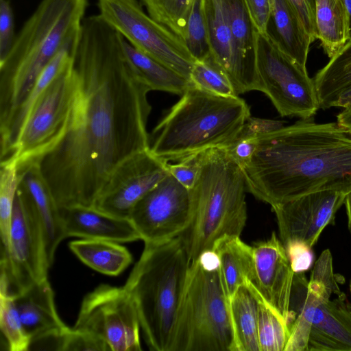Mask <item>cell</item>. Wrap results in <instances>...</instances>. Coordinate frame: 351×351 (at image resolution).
I'll use <instances>...</instances> for the list:
<instances>
[{
    "instance_id": "cell-1",
    "label": "cell",
    "mask_w": 351,
    "mask_h": 351,
    "mask_svg": "<svg viewBox=\"0 0 351 351\" xmlns=\"http://www.w3.org/2000/svg\"><path fill=\"white\" fill-rule=\"evenodd\" d=\"M121 39L99 14L84 19L73 58L69 125L36 162L59 208L93 206L112 171L149 149L151 89L128 61Z\"/></svg>"
},
{
    "instance_id": "cell-2",
    "label": "cell",
    "mask_w": 351,
    "mask_h": 351,
    "mask_svg": "<svg viewBox=\"0 0 351 351\" xmlns=\"http://www.w3.org/2000/svg\"><path fill=\"white\" fill-rule=\"evenodd\" d=\"M247 191L274 206L325 190L351 191V135L312 118L258 138L242 167Z\"/></svg>"
},
{
    "instance_id": "cell-3",
    "label": "cell",
    "mask_w": 351,
    "mask_h": 351,
    "mask_svg": "<svg viewBox=\"0 0 351 351\" xmlns=\"http://www.w3.org/2000/svg\"><path fill=\"white\" fill-rule=\"evenodd\" d=\"M88 0H41L0 62V130L66 45L78 39Z\"/></svg>"
},
{
    "instance_id": "cell-4",
    "label": "cell",
    "mask_w": 351,
    "mask_h": 351,
    "mask_svg": "<svg viewBox=\"0 0 351 351\" xmlns=\"http://www.w3.org/2000/svg\"><path fill=\"white\" fill-rule=\"evenodd\" d=\"M57 53L38 78L33 89L0 130L1 160L15 162L20 169L36 163L64 137L69 125L75 77L73 59Z\"/></svg>"
},
{
    "instance_id": "cell-5",
    "label": "cell",
    "mask_w": 351,
    "mask_h": 351,
    "mask_svg": "<svg viewBox=\"0 0 351 351\" xmlns=\"http://www.w3.org/2000/svg\"><path fill=\"white\" fill-rule=\"evenodd\" d=\"M250 117L248 105L239 96L219 95L191 85L154 128L149 150L168 162L225 148Z\"/></svg>"
},
{
    "instance_id": "cell-6",
    "label": "cell",
    "mask_w": 351,
    "mask_h": 351,
    "mask_svg": "<svg viewBox=\"0 0 351 351\" xmlns=\"http://www.w3.org/2000/svg\"><path fill=\"white\" fill-rule=\"evenodd\" d=\"M246 191L241 167L224 148L203 152L190 189V221L180 235L191 263L213 250L220 238L241 235L247 220Z\"/></svg>"
},
{
    "instance_id": "cell-7",
    "label": "cell",
    "mask_w": 351,
    "mask_h": 351,
    "mask_svg": "<svg viewBox=\"0 0 351 351\" xmlns=\"http://www.w3.org/2000/svg\"><path fill=\"white\" fill-rule=\"evenodd\" d=\"M144 243L124 287L134 302L149 349L169 351L191 263L180 236Z\"/></svg>"
},
{
    "instance_id": "cell-8",
    "label": "cell",
    "mask_w": 351,
    "mask_h": 351,
    "mask_svg": "<svg viewBox=\"0 0 351 351\" xmlns=\"http://www.w3.org/2000/svg\"><path fill=\"white\" fill-rule=\"evenodd\" d=\"M169 351H234L229 298L213 250L190 264Z\"/></svg>"
},
{
    "instance_id": "cell-9",
    "label": "cell",
    "mask_w": 351,
    "mask_h": 351,
    "mask_svg": "<svg viewBox=\"0 0 351 351\" xmlns=\"http://www.w3.org/2000/svg\"><path fill=\"white\" fill-rule=\"evenodd\" d=\"M256 63L258 90L267 95L282 117L308 119L316 114L320 107L313 78L267 33L257 32Z\"/></svg>"
},
{
    "instance_id": "cell-10",
    "label": "cell",
    "mask_w": 351,
    "mask_h": 351,
    "mask_svg": "<svg viewBox=\"0 0 351 351\" xmlns=\"http://www.w3.org/2000/svg\"><path fill=\"white\" fill-rule=\"evenodd\" d=\"M97 7L106 22L134 47L190 80L195 60L184 41L146 14L139 0H97Z\"/></svg>"
},
{
    "instance_id": "cell-11",
    "label": "cell",
    "mask_w": 351,
    "mask_h": 351,
    "mask_svg": "<svg viewBox=\"0 0 351 351\" xmlns=\"http://www.w3.org/2000/svg\"><path fill=\"white\" fill-rule=\"evenodd\" d=\"M0 288L14 295L47 278L51 267L41 223L16 191L8 246L1 247Z\"/></svg>"
},
{
    "instance_id": "cell-12",
    "label": "cell",
    "mask_w": 351,
    "mask_h": 351,
    "mask_svg": "<svg viewBox=\"0 0 351 351\" xmlns=\"http://www.w3.org/2000/svg\"><path fill=\"white\" fill-rule=\"evenodd\" d=\"M140 322L123 287L100 285L83 299L75 329L101 339L111 351H141Z\"/></svg>"
},
{
    "instance_id": "cell-13",
    "label": "cell",
    "mask_w": 351,
    "mask_h": 351,
    "mask_svg": "<svg viewBox=\"0 0 351 351\" xmlns=\"http://www.w3.org/2000/svg\"><path fill=\"white\" fill-rule=\"evenodd\" d=\"M191 211L190 189L169 173L135 204L129 219L144 243H158L180 236Z\"/></svg>"
},
{
    "instance_id": "cell-14",
    "label": "cell",
    "mask_w": 351,
    "mask_h": 351,
    "mask_svg": "<svg viewBox=\"0 0 351 351\" xmlns=\"http://www.w3.org/2000/svg\"><path fill=\"white\" fill-rule=\"evenodd\" d=\"M168 162L149 149L121 162L104 185L94 207L120 218L129 219L135 204L169 173Z\"/></svg>"
},
{
    "instance_id": "cell-15",
    "label": "cell",
    "mask_w": 351,
    "mask_h": 351,
    "mask_svg": "<svg viewBox=\"0 0 351 351\" xmlns=\"http://www.w3.org/2000/svg\"><path fill=\"white\" fill-rule=\"evenodd\" d=\"M347 194L320 191L271 206L283 245L299 242L312 248L324 228L335 223Z\"/></svg>"
},
{
    "instance_id": "cell-16",
    "label": "cell",
    "mask_w": 351,
    "mask_h": 351,
    "mask_svg": "<svg viewBox=\"0 0 351 351\" xmlns=\"http://www.w3.org/2000/svg\"><path fill=\"white\" fill-rule=\"evenodd\" d=\"M255 286L290 326V298L294 277L285 248L276 232L252 246Z\"/></svg>"
},
{
    "instance_id": "cell-17",
    "label": "cell",
    "mask_w": 351,
    "mask_h": 351,
    "mask_svg": "<svg viewBox=\"0 0 351 351\" xmlns=\"http://www.w3.org/2000/svg\"><path fill=\"white\" fill-rule=\"evenodd\" d=\"M230 20L234 60L230 82L236 94L258 90L256 63L257 31L245 0H223Z\"/></svg>"
},
{
    "instance_id": "cell-18",
    "label": "cell",
    "mask_w": 351,
    "mask_h": 351,
    "mask_svg": "<svg viewBox=\"0 0 351 351\" xmlns=\"http://www.w3.org/2000/svg\"><path fill=\"white\" fill-rule=\"evenodd\" d=\"M19 173L17 192L30 205L41 223L51 266L58 245L66 237L59 207L37 163H31L19 169Z\"/></svg>"
},
{
    "instance_id": "cell-19",
    "label": "cell",
    "mask_w": 351,
    "mask_h": 351,
    "mask_svg": "<svg viewBox=\"0 0 351 351\" xmlns=\"http://www.w3.org/2000/svg\"><path fill=\"white\" fill-rule=\"evenodd\" d=\"M66 237L102 239L118 243L141 239L129 219L107 214L94 206H73L59 208Z\"/></svg>"
},
{
    "instance_id": "cell-20",
    "label": "cell",
    "mask_w": 351,
    "mask_h": 351,
    "mask_svg": "<svg viewBox=\"0 0 351 351\" xmlns=\"http://www.w3.org/2000/svg\"><path fill=\"white\" fill-rule=\"evenodd\" d=\"M308 351H351V307L344 293L316 306Z\"/></svg>"
},
{
    "instance_id": "cell-21",
    "label": "cell",
    "mask_w": 351,
    "mask_h": 351,
    "mask_svg": "<svg viewBox=\"0 0 351 351\" xmlns=\"http://www.w3.org/2000/svg\"><path fill=\"white\" fill-rule=\"evenodd\" d=\"M14 297L23 326L31 338V344L59 334L68 327L58 314L53 291L47 278Z\"/></svg>"
},
{
    "instance_id": "cell-22",
    "label": "cell",
    "mask_w": 351,
    "mask_h": 351,
    "mask_svg": "<svg viewBox=\"0 0 351 351\" xmlns=\"http://www.w3.org/2000/svg\"><path fill=\"white\" fill-rule=\"evenodd\" d=\"M271 15L267 33L295 62L306 67L313 43L288 0H270Z\"/></svg>"
},
{
    "instance_id": "cell-23",
    "label": "cell",
    "mask_w": 351,
    "mask_h": 351,
    "mask_svg": "<svg viewBox=\"0 0 351 351\" xmlns=\"http://www.w3.org/2000/svg\"><path fill=\"white\" fill-rule=\"evenodd\" d=\"M221 276L228 298L247 282L255 285L252 246L244 243L240 236H224L214 244Z\"/></svg>"
},
{
    "instance_id": "cell-24",
    "label": "cell",
    "mask_w": 351,
    "mask_h": 351,
    "mask_svg": "<svg viewBox=\"0 0 351 351\" xmlns=\"http://www.w3.org/2000/svg\"><path fill=\"white\" fill-rule=\"evenodd\" d=\"M316 40L330 59L351 38L350 19L343 0H315Z\"/></svg>"
},
{
    "instance_id": "cell-25",
    "label": "cell",
    "mask_w": 351,
    "mask_h": 351,
    "mask_svg": "<svg viewBox=\"0 0 351 351\" xmlns=\"http://www.w3.org/2000/svg\"><path fill=\"white\" fill-rule=\"evenodd\" d=\"M69 248L85 265L108 276L122 273L132 261L127 248L112 241L82 239L71 242Z\"/></svg>"
},
{
    "instance_id": "cell-26",
    "label": "cell",
    "mask_w": 351,
    "mask_h": 351,
    "mask_svg": "<svg viewBox=\"0 0 351 351\" xmlns=\"http://www.w3.org/2000/svg\"><path fill=\"white\" fill-rule=\"evenodd\" d=\"M234 351H260L258 339V300L243 285L229 298Z\"/></svg>"
},
{
    "instance_id": "cell-27",
    "label": "cell",
    "mask_w": 351,
    "mask_h": 351,
    "mask_svg": "<svg viewBox=\"0 0 351 351\" xmlns=\"http://www.w3.org/2000/svg\"><path fill=\"white\" fill-rule=\"evenodd\" d=\"M121 42L128 61L151 90L182 95L192 85L189 80L141 51L123 36Z\"/></svg>"
},
{
    "instance_id": "cell-28",
    "label": "cell",
    "mask_w": 351,
    "mask_h": 351,
    "mask_svg": "<svg viewBox=\"0 0 351 351\" xmlns=\"http://www.w3.org/2000/svg\"><path fill=\"white\" fill-rule=\"evenodd\" d=\"M319 107H335L340 95L351 86V38L315 75Z\"/></svg>"
},
{
    "instance_id": "cell-29",
    "label": "cell",
    "mask_w": 351,
    "mask_h": 351,
    "mask_svg": "<svg viewBox=\"0 0 351 351\" xmlns=\"http://www.w3.org/2000/svg\"><path fill=\"white\" fill-rule=\"evenodd\" d=\"M211 56L230 80L234 49L228 13L223 0H202Z\"/></svg>"
},
{
    "instance_id": "cell-30",
    "label": "cell",
    "mask_w": 351,
    "mask_h": 351,
    "mask_svg": "<svg viewBox=\"0 0 351 351\" xmlns=\"http://www.w3.org/2000/svg\"><path fill=\"white\" fill-rule=\"evenodd\" d=\"M258 300V339L260 351H285L290 330L288 324L265 300L256 287L248 282Z\"/></svg>"
},
{
    "instance_id": "cell-31",
    "label": "cell",
    "mask_w": 351,
    "mask_h": 351,
    "mask_svg": "<svg viewBox=\"0 0 351 351\" xmlns=\"http://www.w3.org/2000/svg\"><path fill=\"white\" fill-rule=\"evenodd\" d=\"M0 327L8 350H29L31 338L23 326L14 297L3 289H0Z\"/></svg>"
},
{
    "instance_id": "cell-32",
    "label": "cell",
    "mask_w": 351,
    "mask_h": 351,
    "mask_svg": "<svg viewBox=\"0 0 351 351\" xmlns=\"http://www.w3.org/2000/svg\"><path fill=\"white\" fill-rule=\"evenodd\" d=\"M190 81L194 86L213 94L238 96L227 74L211 54L203 60L195 62Z\"/></svg>"
},
{
    "instance_id": "cell-33",
    "label": "cell",
    "mask_w": 351,
    "mask_h": 351,
    "mask_svg": "<svg viewBox=\"0 0 351 351\" xmlns=\"http://www.w3.org/2000/svg\"><path fill=\"white\" fill-rule=\"evenodd\" d=\"M19 182L17 164L13 161L1 162L0 232L1 247L4 249L8 247L9 243L13 206Z\"/></svg>"
},
{
    "instance_id": "cell-34",
    "label": "cell",
    "mask_w": 351,
    "mask_h": 351,
    "mask_svg": "<svg viewBox=\"0 0 351 351\" xmlns=\"http://www.w3.org/2000/svg\"><path fill=\"white\" fill-rule=\"evenodd\" d=\"M183 41L195 61L203 60L211 54L202 0H193Z\"/></svg>"
},
{
    "instance_id": "cell-35",
    "label": "cell",
    "mask_w": 351,
    "mask_h": 351,
    "mask_svg": "<svg viewBox=\"0 0 351 351\" xmlns=\"http://www.w3.org/2000/svg\"><path fill=\"white\" fill-rule=\"evenodd\" d=\"M148 14L182 40L193 0H139Z\"/></svg>"
},
{
    "instance_id": "cell-36",
    "label": "cell",
    "mask_w": 351,
    "mask_h": 351,
    "mask_svg": "<svg viewBox=\"0 0 351 351\" xmlns=\"http://www.w3.org/2000/svg\"><path fill=\"white\" fill-rule=\"evenodd\" d=\"M59 350L107 351V345L96 336L73 328L67 327L61 334Z\"/></svg>"
},
{
    "instance_id": "cell-37",
    "label": "cell",
    "mask_w": 351,
    "mask_h": 351,
    "mask_svg": "<svg viewBox=\"0 0 351 351\" xmlns=\"http://www.w3.org/2000/svg\"><path fill=\"white\" fill-rule=\"evenodd\" d=\"M203 152L188 156L176 164H168L169 173L182 185L191 189L197 179Z\"/></svg>"
},
{
    "instance_id": "cell-38",
    "label": "cell",
    "mask_w": 351,
    "mask_h": 351,
    "mask_svg": "<svg viewBox=\"0 0 351 351\" xmlns=\"http://www.w3.org/2000/svg\"><path fill=\"white\" fill-rule=\"evenodd\" d=\"M14 14L9 0H0V62L8 56L14 43Z\"/></svg>"
},
{
    "instance_id": "cell-39",
    "label": "cell",
    "mask_w": 351,
    "mask_h": 351,
    "mask_svg": "<svg viewBox=\"0 0 351 351\" xmlns=\"http://www.w3.org/2000/svg\"><path fill=\"white\" fill-rule=\"evenodd\" d=\"M282 127H284L282 121L250 116L243 124L236 140L258 138Z\"/></svg>"
},
{
    "instance_id": "cell-40",
    "label": "cell",
    "mask_w": 351,
    "mask_h": 351,
    "mask_svg": "<svg viewBox=\"0 0 351 351\" xmlns=\"http://www.w3.org/2000/svg\"><path fill=\"white\" fill-rule=\"evenodd\" d=\"M284 247L294 273L304 272L311 267L313 261L312 248L299 242L290 243Z\"/></svg>"
},
{
    "instance_id": "cell-41",
    "label": "cell",
    "mask_w": 351,
    "mask_h": 351,
    "mask_svg": "<svg viewBox=\"0 0 351 351\" xmlns=\"http://www.w3.org/2000/svg\"><path fill=\"white\" fill-rule=\"evenodd\" d=\"M312 40H316L315 0H288Z\"/></svg>"
},
{
    "instance_id": "cell-42",
    "label": "cell",
    "mask_w": 351,
    "mask_h": 351,
    "mask_svg": "<svg viewBox=\"0 0 351 351\" xmlns=\"http://www.w3.org/2000/svg\"><path fill=\"white\" fill-rule=\"evenodd\" d=\"M245 2L256 31L267 33L271 15L270 0H245Z\"/></svg>"
},
{
    "instance_id": "cell-43",
    "label": "cell",
    "mask_w": 351,
    "mask_h": 351,
    "mask_svg": "<svg viewBox=\"0 0 351 351\" xmlns=\"http://www.w3.org/2000/svg\"><path fill=\"white\" fill-rule=\"evenodd\" d=\"M257 143L258 138L238 139L224 149L242 168L252 158Z\"/></svg>"
},
{
    "instance_id": "cell-44",
    "label": "cell",
    "mask_w": 351,
    "mask_h": 351,
    "mask_svg": "<svg viewBox=\"0 0 351 351\" xmlns=\"http://www.w3.org/2000/svg\"><path fill=\"white\" fill-rule=\"evenodd\" d=\"M337 123L346 132L351 135V108H344L337 114Z\"/></svg>"
},
{
    "instance_id": "cell-45",
    "label": "cell",
    "mask_w": 351,
    "mask_h": 351,
    "mask_svg": "<svg viewBox=\"0 0 351 351\" xmlns=\"http://www.w3.org/2000/svg\"><path fill=\"white\" fill-rule=\"evenodd\" d=\"M335 107L351 108V86L340 95Z\"/></svg>"
},
{
    "instance_id": "cell-46",
    "label": "cell",
    "mask_w": 351,
    "mask_h": 351,
    "mask_svg": "<svg viewBox=\"0 0 351 351\" xmlns=\"http://www.w3.org/2000/svg\"><path fill=\"white\" fill-rule=\"evenodd\" d=\"M344 204L346 206L348 217V226L351 232V191L346 195Z\"/></svg>"
},
{
    "instance_id": "cell-47",
    "label": "cell",
    "mask_w": 351,
    "mask_h": 351,
    "mask_svg": "<svg viewBox=\"0 0 351 351\" xmlns=\"http://www.w3.org/2000/svg\"><path fill=\"white\" fill-rule=\"evenodd\" d=\"M346 8L348 12L349 19H350V35H351V0H343Z\"/></svg>"
},
{
    "instance_id": "cell-48",
    "label": "cell",
    "mask_w": 351,
    "mask_h": 351,
    "mask_svg": "<svg viewBox=\"0 0 351 351\" xmlns=\"http://www.w3.org/2000/svg\"><path fill=\"white\" fill-rule=\"evenodd\" d=\"M350 293H351V281H350Z\"/></svg>"
}]
</instances>
